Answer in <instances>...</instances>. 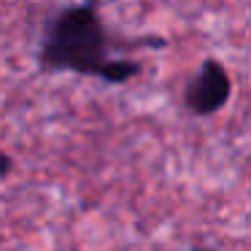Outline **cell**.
<instances>
[{
	"label": "cell",
	"mask_w": 251,
	"mask_h": 251,
	"mask_svg": "<svg viewBox=\"0 0 251 251\" xmlns=\"http://www.w3.org/2000/svg\"><path fill=\"white\" fill-rule=\"evenodd\" d=\"M11 170H14V157L8 151H3V149H0V181L8 178V176H11Z\"/></svg>",
	"instance_id": "obj_3"
},
{
	"label": "cell",
	"mask_w": 251,
	"mask_h": 251,
	"mask_svg": "<svg viewBox=\"0 0 251 251\" xmlns=\"http://www.w3.org/2000/svg\"><path fill=\"white\" fill-rule=\"evenodd\" d=\"M189 251H219V249H205V246H197V249H189Z\"/></svg>",
	"instance_id": "obj_4"
},
{
	"label": "cell",
	"mask_w": 251,
	"mask_h": 251,
	"mask_svg": "<svg viewBox=\"0 0 251 251\" xmlns=\"http://www.w3.org/2000/svg\"><path fill=\"white\" fill-rule=\"evenodd\" d=\"M162 35H127L114 33L100 19L98 3L81 0L60 8L44 25L38 46V68L44 73H76L100 78L105 84H127L141 76L143 65L132 57H116L135 49H165Z\"/></svg>",
	"instance_id": "obj_1"
},
{
	"label": "cell",
	"mask_w": 251,
	"mask_h": 251,
	"mask_svg": "<svg viewBox=\"0 0 251 251\" xmlns=\"http://www.w3.org/2000/svg\"><path fill=\"white\" fill-rule=\"evenodd\" d=\"M232 95V78H229L227 68L222 60L208 57L202 60L200 71L189 78L184 89V108L192 116H213L229 103Z\"/></svg>",
	"instance_id": "obj_2"
}]
</instances>
